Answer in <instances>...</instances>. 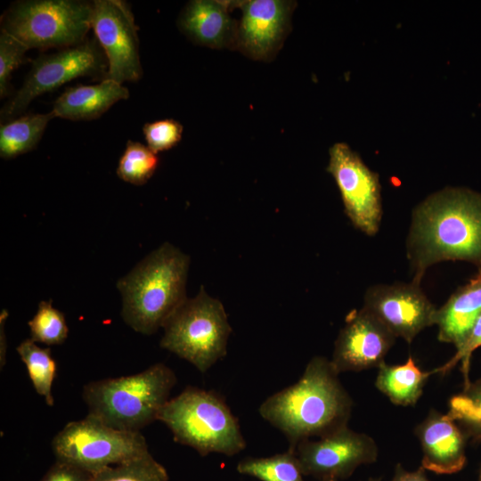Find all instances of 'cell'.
<instances>
[{"mask_svg": "<svg viewBox=\"0 0 481 481\" xmlns=\"http://www.w3.org/2000/svg\"><path fill=\"white\" fill-rule=\"evenodd\" d=\"M406 257L420 284L426 271L444 261H466L481 267V192L445 187L412 211Z\"/></svg>", "mask_w": 481, "mask_h": 481, "instance_id": "1", "label": "cell"}, {"mask_svg": "<svg viewBox=\"0 0 481 481\" xmlns=\"http://www.w3.org/2000/svg\"><path fill=\"white\" fill-rule=\"evenodd\" d=\"M338 375L330 360L314 356L296 383L260 404V416L286 436L289 450L348 426L353 400Z\"/></svg>", "mask_w": 481, "mask_h": 481, "instance_id": "2", "label": "cell"}, {"mask_svg": "<svg viewBox=\"0 0 481 481\" xmlns=\"http://www.w3.org/2000/svg\"><path fill=\"white\" fill-rule=\"evenodd\" d=\"M190 258L165 242L144 257L117 287L123 299L122 317L136 332L155 333L188 298Z\"/></svg>", "mask_w": 481, "mask_h": 481, "instance_id": "3", "label": "cell"}, {"mask_svg": "<svg viewBox=\"0 0 481 481\" xmlns=\"http://www.w3.org/2000/svg\"><path fill=\"white\" fill-rule=\"evenodd\" d=\"M176 382L174 371L157 363L136 374L91 381L82 397L87 415L117 429L140 432L159 420Z\"/></svg>", "mask_w": 481, "mask_h": 481, "instance_id": "4", "label": "cell"}, {"mask_svg": "<svg viewBox=\"0 0 481 481\" xmlns=\"http://www.w3.org/2000/svg\"><path fill=\"white\" fill-rule=\"evenodd\" d=\"M159 420L171 431L175 442L202 457L213 452L234 456L247 445L238 419L213 390L186 387L169 399Z\"/></svg>", "mask_w": 481, "mask_h": 481, "instance_id": "5", "label": "cell"}, {"mask_svg": "<svg viewBox=\"0 0 481 481\" xmlns=\"http://www.w3.org/2000/svg\"><path fill=\"white\" fill-rule=\"evenodd\" d=\"M160 346L192 363L204 373L227 353L232 332L222 303L203 287L187 298L163 326Z\"/></svg>", "mask_w": 481, "mask_h": 481, "instance_id": "6", "label": "cell"}, {"mask_svg": "<svg viewBox=\"0 0 481 481\" xmlns=\"http://www.w3.org/2000/svg\"><path fill=\"white\" fill-rule=\"evenodd\" d=\"M93 1L22 0L11 4L1 29L28 49L67 48L86 40L91 28Z\"/></svg>", "mask_w": 481, "mask_h": 481, "instance_id": "7", "label": "cell"}, {"mask_svg": "<svg viewBox=\"0 0 481 481\" xmlns=\"http://www.w3.org/2000/svg\"><path fill=\"white\" fill-rule=\"evenodd\" d=\"M56 460L69 461L95 474L149 452L141 432L111 428L86 415L66 424L52 441Z\"/></svg>", "mask_w": 481, "mask_h": 481, "instance_id": "8", "label": "cell"}, {"mask_svg": "<svg viewBox=\"0 0 481 481\" xmlns=\"http://www.w3.org/2000/svg\"><path fill=\"white\" fill-rule=\"evenodd\" d=\"M99 45L94 41L85 40L53 53L37 56L33 60L21 87L2 108V120L13 119L36 97L52 92L70 80L98 76L105 78L108 62Z\"/></svg>", "mask_w": 481, "mask_h": 481, "instance_id": "9", "label": "cell"}, {"mask_svg": "<svg viewBox=\"0 0 481 481\" xmlns=\"http://www.w3.org/2000/svg\"><path fill=\"white\" fill-rule=\"evenodd\" d=\"M329 154L327 171L339 190L347 217L362 232L376 235L383 214L379 175L345 143H334Z\"/></svg>", "mask_w": 481, "mask_h": 481, "instance_id": "10", "label": "cell"}, {"mask_svg": "<svg viewBox=\"0 0 481 481\" xmlns=\"http://www.w3.org/2000/svg\"><path fill=\"white\" fill-rule=\"evenodd\" d=\"M294 451L304 476L320 481L348 478L359 466L376 461L379 454L371 436L348 426L316 440L301 441Z\"/></svg>", "mask_w": 481, "mask_h": 481, "instance_id": "11", "label": "cell"}, {"mask_svg": "<svg viewBox=\"0 0 481 481\" xmlns=\"http://www.w3.org/2000/svg\"><path fill=\"white\" fill-rule=\"evenodd\" d=\"M91 28L108 62L105 78L138 81L143 76L138 28L129 5L121 0L93 1Z\"/></svg>", "mask_w": 481, "mask_h": 481, "instance_id": "12", "label": "cell"}, {"mask_svg": "<svg viewBox=\"0 0 481 481\" xmlns=\"http://www.w3.org/2000/svg\"><path fill=\"white\" fill-rule=\"evenodd\" d=\"M395 338L412 343L425 328L435 325L436 307L414 281L375 284L367 289L363 307Z\"/></svg>", "mask_w": 481, "mask_h": 481, "instance_id": "13", "label": "cell"}, {"mask_svg": "<svg viewBox=\"0 0 481 481\" xmlns=\"http://www.w3.org/2000/svg\"><path fill=\"white\" fill-rule=\"evenodd\" d=\"M395 338L363 308L353 310L335 340L330 363L338 374L379 368Z\"/></svg>", "mask_w": 481, "mask_h": 481, "instance_id": "14", "label": "cell"}, {"mask_svg": "<svg viewBox=\"0 0 481 481\" xmlns=\"http://www.w3.org/2000/svg\"><path fill=\"white\" fill-rule=\"evenodd\" d=\"M296 3L284 0L240 2L236 49L256 61L272 60L289 31Z\"/></svg>", "mask_w": 481, "mask_h": 481, "instance_id": "15", "label": "cell"}, {"mask_svg": "<svg viewBox=\"0 0 481 481\" xmlns=\"http://www.w3.org/2000/svg\"><path fill=\"white\" fill-rule=\"evenodd\" d=\"M422 450V466L436 474H453L466 464V441L457 423L446 413L430 410L415 428Z\"/></svg>", "mask_w": 481, "mask_h": 481, "instance_id": "16", "label": "cell"}, {"mask_svg": "<svg viewBox=\"0 0 481 481\" xmlns=\"http://www.w3.org/2000/svg\"><path fill=\"white\" fill-rule=\"evenodd\" d=\"M228 5L216 0L190 1L180 12L177 26L197 45L236 49L239 23L230 15Z\"/></svg>", "mask_w": 481, "mask_h": 481, "instance_id": "17", "label": "cell"}, {"mask_svg": "<svg viewBox=\"0 0 481 481\" xmlns=\"http://www.w3.org/2000/svg\"><path fill=\"white\" fill-rule=\"evenodd\" d=\"M481 314V267L465 285L436 309L435 325L440 342L452 344L456 349L464 344L473 324Z\"/></svg>", "mask_w": 481, "mask_h": 481, "instance_id": "18", "label": "cell"}, {"mask_svg": "<svg viewBox=\"0 0 481 481\" xmlns=\"http://www.w3.org/2000/svg\"><path fill=\"white\" fill-rule=\"evenodd\" d=\"M129 97L122 84L104 78L96 85H78L67 88L53 102L55 118L80 121L98 118L114 103Z\"/></svg>", "mask_w": 481, "mask_h": 481, "instance_id": "19", "label": "cell"}, {"mask_svg": "<svg viewBox=\"0 0 481 481\" xmlns=\"http://www.w3.org/2000/svg\"><path fill=\"white\" fill-rule=\"evenodd\" d=\"M378 370L376 387L392 404L400 406L416 404L426 382L434 374L433 370L422 371L412 355L402 364L388 365L384 363Z\"/></svg>", "mask_w": 481, "mask_h": 481, "instance_id": "20", "label": "cell"}, {"mask_svg": "<svg viewBox=\"0 0 481 481\" xmlns=\"http://www.w3.org/2000/svg\"><path fill=\"white\" fill-rule=\"evenodd\" d=\"M53 111L21 116L2 124L0 127V155L12 159L33 150L39 143L51 119Z\"/></svg>", "mask_w": 481, "mask_h": 481, "instance_id": "21", "label": "cell"}, {"mask_svg": "<svg viewBox=\"0 0 481 481\" xmlns=\"http://www.w3.org/2000/svg\"><path fill=\"white\" fill-rule=\"evenodd\" d=\"M236 469L261 481H305L295 451L289 449L269 457L245 458Z\"/></svg>", "mask_w": 481, "mask_h": 481, "instance_id": "22", "label": "cell"}, {"mask_svg": "<svg viewBox=\"0 0 481 481\" xmlns=\"http://www.w3.org/2000/svg\"><path fill=\"white\" fill-rule=\"evenodd\" d=\"M16 350L27 368L36 392L45 398L48 406H53L54 399L52 387L57 367L50 348L40 347L31 338H26Z\"/></svg>", "mask_w": 481, "mask_h": 481, "instance_id": "23", "label": "cell"}, {"mask_svg": "<svg viewBox=\"0 0 481 481\" xmlns=\"http://www.w3.org/2000/svg\"><path fill=\"white\" fill-rule=\"evenodd\" d=\"M462 430L467 439L481 444V378L463 387L449 400L446 413Z\"/></svg>", "mask_w": 481, "mask_h": 481, "instance_id": "24", "label": "cell"}, {"mask_svg": "<svg viewBox=\"0 0 481 481\" xmlns=\"http://www.w3.org/2000/svg\"><path fill=\"white\" fill-rule=\"evenodd\" d=\"M168 479L165 467L148 452L95 473L92 481H168Z\"/></svg>", "mask_w": 481, "mask_h": 481, "instance_id": "25", "label": "cell"}, {"mask_svg": "<svg viewBox=\"0 0 481 481\" xmlns=\"http://www.w3.org/2000/svg\"><path fill=\"white\" fill-rule=\"evenodd\" d=\"M158 165L157 154L148 146L129 140L119 159L117 175L126 183L142 185L152 176Z\"/></svg>", "mask_w": 481, "mask_h": 481, "instance_id": "26", "label": "cell"}, {"mask_svg": "<svg viewBox=\"0 0 481 481\" xmlns=\"http://www.w3.org/2000/svg\"><path fill=\"white\" fill-rule=\"evenodd\" d=\"M30 338L48 346L62 344L69 333L64 314L51 301H41L36 314L28 322Z\"/></svg>", "mask_w": 481, "mask_h": 481, "instance_id": "27", "label": "cell"}, {"mask_svg": "<svg viewBox=\"0 0 481 481\" xmlns=\"http://www.w3.org/2000/svg\"><path fill=\"white\" fill-rule=\"evenodd\" d=\"M28 47L16 37L1 29L0 32V96L9 94L10 79L15 69L25 60Z\"/></svg>", "mask_w": 481, "mask_h": 481, "instance_id": "28", "label": "cell"}, {"mask_svg": "<svg viewBox=\"0 0 481 481\" xmlns=\"http://www.w3.org/2000/svg\"><path fill=\"white\" fill-rule=\"evenodd\" d=\"M183 130L182 124L173 118L146 123L143 127L147 146L156 154L175 146L182 139Z\"/></svg>", "mask_w": 481, "mask_h": 481, "instance_id": "29", "label": "cell"}, {"mask_svg": "<svg viewBox=\"0 0 481 481\" xmlns=\"http://www.w3.org/2000/svg\"><path fill=\"white\" fill-rule=\"evenodd\" d=\"M481 346V314L473 324L464 344L459 348L455 355L443 366L434 369V374H445L450 371L460 361H461V372L463 374V387L470 383L469 374L470 367V358L472 353Z\"/></svg>", "mask_w": 481, "mask_h": 481, "instance_id": "30", "label": "cell"}, {"mask_svg": "<svg viewBox=\"0 0 481 481\" xmlns=\"http://www.w3.org/2000/svg\"><path fill=\"white\" fill-rule=\"evenodd\" d=\"M94 474L69 461L56 460L40 481H92Z\"/></svg>", "mask_w": 481, "mask_h": 481, "instance_id": "31", "label": "cell"}, {"mask_svg": "<svg viewBox=\"0 0 481 481\" xmlns=\"http://www.w3.org/2000/svg\"><path fill=\"white\" fill-rule=\"evenodd\" d=\"M390 481H429L425 474L423 467L414 471H408L398 463L395 469V474Z\"/></svg>", "mask_w": 481, "mask_h": 481, "instance_id": "32", "label": "cell"}, {"mask_svg": "<svg viewBox=\"0 0 481 481\" xmlns=\"http://www.w3.org/2000/svg\"><path fill=\"white\" fill-rule=\"evenodd\" d=\"M368 481H380V478H369Z\"/></svg>", "mask_w": 481, "mask_h": 481, "instance_id": "33", "label": "cell"}, {"mask_svg": "<svg viewBox=\"0 0 481 481\" xmlns=\"http://www.w3.org/2000/svg\"><path fill=\"white\" fill-rule=\"evenodd\" d=\"M478 481H481V468H480V471H479Z\"/></svg>", "mask_w": 481, "mask_h": 481, "instance_id": "34", "label": "cell"}]
</instances>
